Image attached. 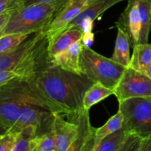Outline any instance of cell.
I'll list each match as a JSON object with an SVG mask.
<instances>
[{
  "instance_id": "cell-27",
  "label": "cell",
  "mask_w": 151,
  "mask_h": 151,
  "mask_svg": "<svg viewBox=\"0 0 151 151\" xmlns=\"http://www.w3.org/2000/svg\"><path fill=\"white\" fill-rule=\"evenodd\" d=\"M58 1V0H20L22 7L35 4H45V3L55 2V1Z\"/></svg>"
},
{
  "instance_id": "cell-19",
  "label": "cell",
  "mask_w": 151,
  "mask_h": 151,
  "mask_svg": "<svg viewBox=\"0 0 151 151\" xmlns=\"http://www.w3.org/2000/svg\"><path fill=\"white\" fill-rule=\"evenodd\" d=\"M141 16V32L138 44H147L151 29V4L147 0H138Z\"/></svg>"
},
{
  "instance_id": "cell-1",
  "label": "cell",
  "mask_w": 151,
  "mask_h": 151,
  "mask_svg": "<svg viewBox=\"0 0 151 151\" xmlns=\"http://www.w3.org/2000/svg\"><path fill=\"white\" fill-rule=\"evenodd\" d=\"M25 82L38 106L67 117L85 111L84 95L94 83L83 75L53 65Z\"/></svg>"
},
{
  "instance_id": "cell-9",
  "label": "cell",
  "mask_w": 151,
  "mask_h": 151,
  "mask_svg": "<svg viewBox=\"0 0 151 151\" xmlns=\"http://www.w3.org/2000/svg\"><path fill=\"white\" fill-rule=\"evenodd\" d=\"M116 24L126 32L132 47L138 44L142 26L138 0H128L126 8L121 13Z\"/></svg>"
},
{
  "instance_id": "cell-17",
  "label": "cell",
  "mask_w": 151,
  "mask_h": 151,
  "mask_svg": "<svg viewBox=\"0 0 151 151\" xmlns=\"http://www.w3.org/2000/svg\"><path fill=\"white\" fill-rule=\"evenodd\" d=\"M122 124H123V116L122 112L118 110V111L114 116H112L103 126L99 128H95L92 151H97V147L103 142V140L112 133L120 129L122 127Z\"/></svg>"
},
{
  "instance_id": "cell-28",
  "label": "cell",
  "mask_w": 151,
  "mask_h": 151,
  "mask_svg": "<svg viewBox=\"0 0 151 151\" xmlns=\"http://www.w3.org/2000/svg\"><path fill=\"white\" fill-rule=\"evenodd\" d=\"M94 35L92 32H88V33L83 34V36L81 40H82V42L83 44V46L88 47H91V45L93 44V41H94Z\"/></svg>"
},
{
  "instance_id": "cell-26",
  "label": "cell",
  "mask_w": 151,
  "mask_h": 151,
  "mask_svg": "<svg viewBox=\"0 0 151 151\" xmlns=\"http://www.w3.org/2000/svg\"><path fill=\"white\" fill-rule=\"evenodd\" d=\"M15 11L16 10H6L0 13V32H1L8 24Z\"/></svg>"
},
{
  "instance_id": "cell-8",
  "label": "cell",
  "mask_w": 151,
  "mask_h": 151,
  "mask_svg": "<svg viewBox=\"0 0 151 151\" xmlns=\"http://www.w3.org/2000/svg\"><path fill=\"white\" fill-rule=\"evenodd\" d=\"M87 0H70L42 32L47 36L50 46L55 40L64 32L68 25L73 22L83 10Z\"/></svg>"
},
{
  "instance_id": "cell-11",
  "label": "cell",
  "mask_w": 151,
  "mask_h": 151,
  "mask_svg": "<svg viewBox=\"0 0 151 151\" xmlns=\"http://www.w3.org/2000/svg\"><path fill=\"white\" fill-rule=\"evenodd\" d=\"M83 47L82 40L76 41L67 50L52 58V65L68 72L83 75L81 68V55Z\"/></svg>"
},
{
  "instance_id": "cell-18",
  "label": "cell",
  "mask_w": 151,
  "mask_h": 151,
  "mask_svg": "<svg viewBox=\"0 0 151 151\" xmlns=\"http://www.w3.org/2000/svg\"><path fill=\"white\" fill-rule=\"evenodd\" d=\"M114 94V88L105 86L100 83H94L92 86L88 88L83 97V109L85 111H89L90 109L94 105L105 100L109 96Z\"/></svg>"
},
{
  "instance_id": "cell-7",
  "label": "cell",
  "mask_w": 151,
  "mask_h": 151,
  "mask_svg": "<svg viewBox=\"0 0 151 151\" xmlns=\"http://www.w3.org/2000/svg\"><path fill=\"white\" fill-rule=\"evenodd\" d=\"M114 95L119 103L133 97H151V78L128 66L115 87Z\"/></svg>"
},
{
  "instance_id": "cell-12",
  "label": "cell",
  "mask_w": 151,
  "mask_h": 151,
  "mask_svg": "<svg viewBox=\"0 0 151 151\" xmlns=\"http://www.w3.org/2000/svg\"><path fill=\"white\" fill-rule=\"evenodd\" d=\"M123 1L128 0H87L83 10L73 22L68 25L64 31L74 27L80 28L81 22L86 18H89L94 21L112 6Z\"/></svg>"
},
{
  "instance_id": "cell-16",
  "label": "cell",
  "mask_w": 151,
  "mask_h": 151,
  "mask_svg": "<svg viewBox=\"0 0 151 151\" xmlns=\"http://www.w3.org/2000/svg\"><path fill=\"white\" fill-rule=\"evenodd\" d=\"M151 63V44H137L133 47L130 67L145 73Z\"/></svg>"
},
{
  "instance_id": "cell-5",
  "label": "cell",
  "mask_w": 151,
  "mask_h": 151,
  "mask_svg": "<svg viewBox=\"0 0 151 151\" xmlns=\"http://www.w3.org/2000/svg\"><path fill=\"white\" fill-rule=\"evenodd\" d=\"M55 114L41 106L26 103L22 108L16 122L9 131L21 132L25 137H35L51 130Z\"/></svg>"
},
{
  "instance_id": "cell-30",
  "label": "cell",
  "mask_w": 151,
  "mask_h": 151,
  "mask_svg": "<svg viewBox=\"0 0 151 151\" xmlns=\"http://www.w3.org/2000/svg\"><path fill=\"white\" fill-rule=\"evenodd\" d=\"M147 1H149V2H150V4H151V0H147Z\"/></svg>"
},
{
  "instance_id": "cell-29",
  "label": "cell",
  "mask_w": 151,
  "mask_h": 151,
  "mask_svg": "<svg viewBox=\"0 0 151 151\" xmlns=\"http://www.w3.org/2000/svg\"><path fill=\"white\" fill-rule=\"evenodd\" d=\"M146 74H147V75L151 78V63H150V66H149L148 69H147V72H146Z\"/></svg>"
},
{
  "instance_id": "cell-2",
  "label": "cell",
  "mask_w": 151,
  "mask_h": 151,
  "mask_svg": "<svg viewBox=\"0 0 151 151\" xmlns=\"http://www.w3.org/2000/svg\"><path fill=\"white\" fill-rule=\"evenodd\" d=\"M69 1L58 0L21 7L13 13L8 24L0 32V36L9 33L32 34L42 31Z\"/></svg>"
},
{
  "instance_id": "cell-23",
  "label": "cell",
  "mask_w": 151,
  "mask_h": 151,
  "mask_svg": "<svg viewBox=\"0 0 151 151\" xmlns=\"http://www.w3.org/2000/svg\"><path fill=\"white\" fill-rule=\"evenodd\" d=\"M37 147V138L22 136L16 142L13 151H35Z\"/></svg>"
},
{
  "instance_id": "cell-10",
  "label": "cell",
  "mask_w": 151,
  "mask_h": 151,
  "mask_svg": "<svg viewBox=\"0 0 151 151\" xmlns=\"http://www.w3.org/2000/svg\"><path fill=\"white\" fill-rule=\"evenodd\" d=\"M44 35L42 31L33 32L20 45L11 51L0 54V71L13 69L19 60L41 40Z\"/></svg>"
},
{
  "instance_id": "cell-4",
  "label": "cell",
  "mask_w": 151,
  "mask_h": 151,
  "mask_svg": "<svg viewBox=\"0 0 151 151\" xmlns=\"http://www.w3.org/2000/svg\"><path fill=\"white\" fill-rule=\"evenodd\" d=\"M123 116L122 128L134 135L151 134V97H133L119 103Z\"/></svg>"
},
{
  "instance_id": "cell-13",
  "label": "cell",
  "mask_w": 151,
  "mask_h": 151,
  "mask_svg": "<svg viewBox=\"0 0 151 151\" xmlns=\"http://www.w3.org/2000/svg\"><path fill=\"white\" fill-rule=\"evenodd\" d=\"M83 31L79 27H74L62 32L54 41L50 47L52 58L63 52L70 47L74 43L82 38Z\"/></svg>"
},
{
  "instance_id": "cell-21",
  "label": "cell",
  "mask_w": 151,
  "mask_h": 151,
  "mask_svg": "<svg viewBox=\"0 0 151 151\" xmlns=\"http://www.w3.org/2000/svg\"><path fill=\"white\" fill-rule=\"evenodd\" d=\"M36 138L35 151H57L56 138L52 128L41 135L36 136Z\"/></svg>"
},
{
  "instance_id": "cell-14",
  "label": "cell",
  "mask_w": 151,
  "mask_h": 151,
  "mask_svg": "<svg viewBox=\"0 0 151 151\" xmlns=\"http://www.w3.org/2000/svg\"><path fill=\"white\" fill-rule=\"evenodd\" d=\"M117 28L116 41H115L114 51L111 58L114 61L128 67L130 64V47L131 42L126 32L119 27Z\"/></svg>"
},
{
  "instance_id": "cell-20",
  "label": "cell",
  "mask_w": 151,
  "mask_h": 151,
  "mask_svg": "<svg viewBox=\"0 0 151 151\" xmlns=\"http://www.w3.org/2000/svg\"><path fill=\"white\" fill-rule=\"evenodd\" d=\"M30 34L9 33L0 36V54L7 52L20 45Z\"/></svg>"
},
{
  "instance_id": "cell-15",
  "label": "cell",
  "mask_w": 151,
  "mask_h": 151,
  "mask_svg": "<svg viewBox=\"0 0 151 151\" xmlns=\"http://www.w3.org/2000/svg\"><path fill=\"white\" fill-rule=\"evenodd\" d=\"M131 134L124 128L106 137L97 147V151H125Z\"/></svg>"
},
{
  "instance_id": "cell-3",
  "label": "cell",
  "mask_w": 151,
  "mask_h": 151,
  "mask_svg": "<svg viewBox=\"0 0 151 151\" xmlns=\"http://www.w3.org/2000/svg\"><path fill=\"white\" fill-rule=\"evenodd\" d=\"M81 68L82 75L93 83H100L114 89L127 67L83 46Z\"/></svg>"
},
{
  "instance_id": "cell-25",
  "label": "cell",
  "mask_w": 151,
  "mask_h": 151,
  "mask_svg": "<svg viewBox=\"0 0 151 151\" xmlns=\"http://www.w3.org/2000/svg\"><path fill=\"white\" fill-rule=\"evenodd\" d=\"M18 78V75L13 69L0 71V86H3Z\"/></svg>"
},
{
  "instance_id": "cell-24",
  "label": "cell",
  "mask_w": 151,
  "mask_h": 151,
  "mask_svg": "<svg viewBox=\"0 0 151 151\" xmlns=\"http://www.w3.org/2000/svg\"><path fill=\"white\" fill-rule=\"evenodd\" d=\"M21 7L20 0H0V13L6 10H17Z\"/></svg>"
},
{
  "instance_id": "cell-6",
  "label": "cell",
  "mask_w": 151,
  "mask_h": 151,
  "mask_svg": "<svg viewBox=\"0 0 151 151\" xmlns=\"http://www.w3.org/2000/svg\"><path fill=\"white\" fill-rule=\"evenodd\" d=\"M51 66L52 58L50 52V43L47 36L44 35L12 69L18 75V78L27 81Z\"/></svg>"
},
{
  "instance_id": "cell-22",
  "label": "cell",
  "mask_w": 151,
  "mask_h": 151,
  "mask_svg": "<svg viewBox=\"0 0 151 151\" xmlns=\"http://www.w3.org/2000/svg\"><path fill=\"white\" fill-rule=\"evenodd\" d=\"M21 137V132L7 131L0 137V151H13L16 142Z\"/></svg>"
}]
</instances>
